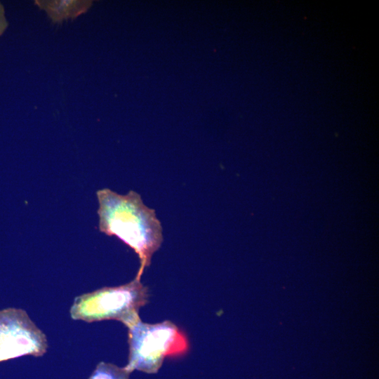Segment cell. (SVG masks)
<instances>
[{"mask_svg": "<svg viewBox=\"0 0 379 379\" xmlns=\"http://www.w3.org/2000/svg\"><path fill=\"white\" fill-rule=\"evenodd\" d=\"M97 197L100 231L117 236L135 251L140 262L135 277L140 279L163 241L155 211L145 206L133 190L121 195L106 188L98 190Z\"/></svg>", "mask_w": 379, "mask_h": 379, "instance_id": "cell-1", "label": "cell"}, {"mask_svg": "<svg viewBox=\"0 0 379 379\" xmlns=\"http://www.w3.org/2000/svg\"><path fill=\"white\" fill-rule=\"evenodd\" d=\"M127 328L129 354L125 368L130 373H156L166 357L184 355L189 350L187 335L171 321L147 324L140 318Z\"/></svg>", "mask_w": 379, "mask_h": 379, "instance_id": "cell-2", "label": "cell"}, {"mask_svg": "<svg viewBox=\"0 0 379 379\" xmlns=\"http://www.w3.org/2000/svg\"><path fill=\"white\" fill-rule=\"evenodd\" d=\"M148 288L140 279L115 287H104L75 298L70 309L74 320L87 322L114 319L126 327L136 321L140 307L148 302Z\"/></svg>", "mask_w": 379, "mask_h": 379, "instance_id": "cell-3", "label": "cell"}, {"mask_svg": "<svg viewBox=\"0 0 379 379\" xmlns=\"http://www.w3.org/2000/svg\"><path fill=\"white\" fill-rule=\"evenodd\" d=\"M47 348L45 334L25 310H0V361L23 355L42 356Z\"/></svg>", "mask_w": 379, "mask_h": 379, "instance_id": "cell-4", "label": "cell"}, {"mask_svg": "<svg viewBox=\"0 0 379 379\" xmlns=\"http://www.w3.org/2000/svg\"><path fill=\"white\" fill-rule=\"evenodd\" d=\"M130 373L125 367L121 368L113 364L101 361L89 379H128Z\"/></svg>", "mask_w": 379, "mask_h": 379, "instance_id": "cell-5", "label": "cell"}, {"mask_svg": "<svg viewBox=\"0 0 379 379\" xmlns=\"http://www.w3.org/2000/svg\"><path fill=\"white\" fill-rule=\"evenodd\" d=\"M0 20L1 21L2 20V18H0ZM3 23L2 22H0V26L2 27L3 25ZM1 30V29H0Z\"/></svg>", "mask_w": 379, "mask_h": 379, "instance_id": "cell-6", "label": "cell"}]
</instances>
